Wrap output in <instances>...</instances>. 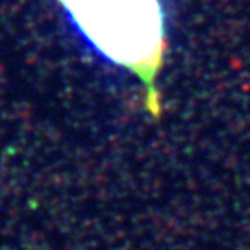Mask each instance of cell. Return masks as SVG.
Wrapping results in <instances>:
<instances>
[{
	"mask_svg": "<svg viewBox=\"0 0 250 250\" xmlns=\"http://www.w3.org/2000/svg\"><path fill=\"white\" fill-rule=\"evenodd\" d=\"M97 52L130 71L145 87V109L161 115L158 76L165 62L161 0H56Z\"/></svg>",
	"mask_w": 250,
	"mask_h": 250,
	"instance_id": "cell-1",
	"label": "cell"
}]
</instances>
